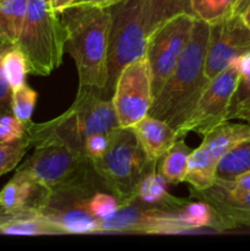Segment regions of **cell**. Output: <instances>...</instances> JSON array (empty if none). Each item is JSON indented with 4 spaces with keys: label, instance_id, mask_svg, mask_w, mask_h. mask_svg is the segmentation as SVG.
I'll list each match as a JSON object with an SVG mask.
<instances>
[{
    "label": "cell",
    "instance_id": "6da1fadb",
    "mask_svg": "<svg viewBox=\"0 0 250 251\" xmlns=\"http://www.w3.org/2000/svg\"><path fill=\"white\" fill-rule=\"evenodd\" d=\"M210 24L195 19L194 28L171 75L153 97L149 115L178 129L195 108L210 80L205 75Z\"/></svg>",
    "mask_w": 250,
    "mask_h": 251
},
{
    "label": "cell",
    "instance_id": "7a4b0ae2",
    "mask_svg": "<svg viewBox=\"0 0 250 251\" xmlns=\"http://www.w3.org/2000/svg\"><path fill=\"white\" fill-rule=\"evenodd\" d=\"M60 17L65 28V51L77 69L78 90L105 95L110 7H70Z\"/></svg>",
    "mask_w": 250,
    "mask_h": 251
},
{
    "label": "cell",
    "instance_id": "3957f363",
    "mask_svg": "<svg viewBox=\"0 0 250 251\" xmlns=\"http://www.w3.org/2000/svg\"><path fill=\"white\" fill-rule=\"evenodd\" d=\"M118 126L112 98L100 91L78 90L75 100L66 112L49 122L32 123L26 129L31 141L46 135H54L83 153L88 136L109 132Z\"/></svg>",
    "mask_w": 250,
    "mask_h": 251
},
{
    "label": "cell",
    "instance_id": "277c9868",
    "mask_svg": "<svg viewBox=\"0 0 250 251\" xmlns=\"http://www.w3.org/2000/svg\"><path fill=\"white\" fill-rule=\"evenodd\" d=\"M157 163L146 156L132 130L122 126L110 131L108 150L92 161L105 188L125 205L136 200L140 183L147 174L156 171Z\"/></svg>",
    "mask_w": 250,
    "mask_h": 251
},
{
    "label": "cell",
    "instance_id": "5b68a950",
    "mask_svg": "<svg viewBox=\"0 0 250 251\" xmlns=\"http://www.w3.org/2000/svg\"><path fill=\"white\" fill-rule=\"evenodd\" d=\"M16 46L26 56L32 75L47 76L59 68L65 53V28L49 0H28Z\"/></svg>",
    "mask_w": 250,
    "mask_h": 251
},
{
    "label": "cell",
    "instance_id": "8992f818",
    "mask_svg": "<svg viewBox=\"0 0 250 251\" xmlns=\"http://www.w3.org/2000/svg\"><path fill=\"white\" fill-rule=\"evenodd\" d=\"M31 145L34 147L33 153L17 167L16 173L44 190L63 188L95 172L92 161L86 154L74 150L58 136L37 137L32 140Z\"/></svg>",
    "mask_w": 250,
    "mask_h": 251
},
{
    "label": "cell",
    "instance_id": "52a82bcc",
    "mask_svg": "<svg viewBox=\"0 0 250 251\" xmlns=\"http://www.w3.org/2000/svg\"><path fill=\"white\" fill-rule=\"evenodd\" d=\"M103 189L108 190L95 171L81 180L46 191L36 208L63 234H93L100 230V220L90 212L88 202L96 191Z\"/></svg>",
    "mask_w": 250,
    "mask_h": 251
},
{
    "label": "cell",
    "instance_id": "ba28073f",
    "mask_svg": "<svg viewBox=\"0 0 250 251\" xmlns=\"http://www.w3.org/2000/svg\"><path fill=\"white\" fill-rule=\"evenodd\" d=\"M108 39V78L105 96L112 98L115 82L123 69L146 54L147 34L140 0H124L110 7Z\"/></svg>",
    "mask_w": 250,
    "mask_h": 251
},
{
    "label": "cell",
    "instance_id": "9c48e42d",
    "mask_svg": "<svg viewBox=\"0 0 250 251\" xmlns=\"http://www.w3.org/2000/svg\"><path fill=\"white\" fill-rule=\"evenodd\" d=\"M240 60L242 56L211 78L190 117L175 129L178 139L190 131L205 136L213 127L227 120L230 100L240 76Z\"/></svg>",
    "mask_w": 250,
    "mask_h": 251
},
{
    "label": "cell",
    "instance_id": "30bf717a",
    "mask_svg": "<svg viewBox=\"0 0 250 251\" xmlns=\"http://www.w3.org/2000/svg\"><path fill=\"white\" fill-rule=\"evenodd\" d=\"M195 17L180 14L167 20L149 34L146 56L152 76L153 97L173 71L194 28Z\"/></svg>",
    "mask_w": 250,
    "mask_h": 251
},
{
    "label": "cell",
    "instance_id": "8fae6325",
    "mask_svg": "<svg viewBox=\"0 0 250 251\" xmlns=\"http://www.w3.org/2000/svg\"><path fill=\"white\" fill-rule=\"evenodd\" d=\"M153 102L152 76L146 54L127 64L115 82L112 103L118 124L131 127L146 117Z\"/></svg>",
    "mask_w": 250,
    "mask_h": 251
},
{
    "label": "cell",
    "instance_id": "7c38bea8",
    "mask_svg": "<svg viewBox=\"0 0 250 251\" xmlns=\"http://www.w3.org/2000/svg\"><path fill=\"white\" fill-rule=\"evenodd\" d=\"M190 232L180 220L176 208L136 203L123 205L112 216L100 220L98 233H142L180 234Z\"/></svg>",
    "mask_w": 250,
    "mask_h": 251
},
{
    "label": "cell",
    "instance_id": "4fadbf2b",
    "mask_svg": "<svg viewBox=\"0 0 250 251\" xmlns=\"http://www.w3.org/2000/svg\"><path fill=\"white\" fill-rule=\"evenodd\" d=\"M250 51V28L239 14L210 24L205 75L208 80Z\"/></svg>",
    "mask_w": 250,
    "mask_h": 251
},
{
    "label": "cell",
    "instance_id": "5bb4252c",
    "mask_svg": "<svg viewBox=\"0 0 250 251\" xmlns=\"http://www.w3.org/2000/svg\"><path fill=\"white\" fill-rule=\"evenodd\" d=\"M190 198L205 201L216 216L217 232L250 226V193L238 194L216 180L203 190L191 189Z\"/></svg>",
    "mask_w": 250,
    "mask_h": 251
},
{
    "label": "cell",
    "instance_id": "9a60e30c",
    "mask_svg": "<svg viewBox=\"0 0 250 251\" xmlns=\"http://www.w3.org/2000/svg\"><path fill=\"white\" fill-rule=\"evenodd\" d=\"M0 234L63 235V233L32 206L6 208L0 205Z\"/></svg>",
    "mask_w": 250,
    "mask_h": 251
},
{
    "label": "cell",
    "instance_id": "2e32d148",
    "mask_svg": "<svg viewBox=\"0 0 250 251\" xmlns=\"http://www.w3.org/2000/svg\"><path fill=\"white\" fill-rule=\"evenodd\" d=\"M130 129L150 159L159 162L176 141V131L172 125L147 114Z\"/></svg>",
    "mask_w": 250,
    "mask_h": 251
},
{
    "label": "cell",
    "instance_id": "e0dca14e",
    "mask_svg": "<svg viewBox=\"0 0 250 251\" xmlns=\"http://www.w3.org/2000/svg\"><path fill=\"white\" fill-rule=\"evenodd\" d=\"M248 137H250V124H232L225 120L203 136L200 146L218 163L229 150Z\"/></svg>",
    "mask_w": 250,
    "mask_h": 251
},
{
    "label": "cell",
    "instance_id": "ac0fdd59",
    "mask_svg": "<svg viewBox=\"0 0 250 251\" xmlns=\"http://www.w3.org/2000/svg\"><path fill=\"white\" fill-rule=\"evenodd\" d=\"M168 184L166 178L159 172H151L140 183L135 201H141L142 203H146V205L178 208L179 206L186 202V199L171 195L167 189Z\"/></svg>",
    "mask_w": 250,
    "mask_h": 251
},
{
    "label": "cell",
    "instance_id": "d6986e66",
    "mask_svg": "<svg viewBox=\"0 0 250 251\" xmlns=\"http://www.w3.org/2000/svg\"><path fill=\"white\" fill-rule=\"evenodd\" d=\"M140 4L147 34L176 15H193L190 0H140Z\"/></svg>",
    "mask_w": 250,
    "mask_h": 251
},
{
    "label": "cell",
    "instance_id": "ffe728a7",
    "mask_svg": "<svg viewBox=\"0 0 250 251\" xmlns=\"http://www.w3.org/2000/svg\"><path fill=\"white\" fill-rule=\"evenodd\" d=\"M28 0H0V43L15 46L21 34Z\"/></svg>",
    "mask_w": 250,
    "mask_h": 251
},
{
    "label": "cell",
    "instance_id": "44dd1931",
    "mask_svg": "<svg viewBox=\"0 0 250 251\" xmlns=\"http://www.w3.org/2000/svg\"><path fill=\"white\" fill-rule=\"evenodd\" d=\"M216 169L217 162L202 147L199 146L189 154L184 181L188 183L194 190L207 189L216 181Z\"/></svg>",
    "mask_w": 250,
    "mask_h": 251
},
{
    "label": "cell",
    "instance_id": "7402d4cb",
    "mask_svg": "<svg viewBox=\"0 0 250 251\" xmlns=\"http://www.w3.org/2000/svg\"><path fill=\"white\" fill-rule=\"evenodd\" d=\"M227 120H243L250 124V51L240 60V76L230 100Z\"/></svg>",
    "mask_w": 250,
    "mask_h": 251
},
{
    "label": "cell",
    "instance_id": "603a6c76",
    "mask_svg": "<svg viewBox=\"0 0 250 251\" xmlns=\"http://www.w3.org/2000/svg\"><path fill=\"white\" fill-rule=\"evenodd\" d=\"M248 171H250V137L235 145L218 161L216 180L233 181Z\"/></svg>",
    "mask_w": 250,
    "mask_h": 251
},
{
    "label": "cell",
    "instance_id": "cb8c5ba5",
    "mask_svg": "<svg viewBox=\"0 0 250 251\" xmlns=\"http://www.w3.org/2000/svg\"><path fill=\"white\" fill-rule=\"evenodd\" d=\"M193 150L185 144L184 137L176 139L173 146L159 159V173L169 184H179L185 180L189 154Z\"/></svg>",
    "mask_w": 250,
    "mask_h": 251
},
{
    "label": "cell",
    "instance_id": "d4e9b609",
    "mask_svg": "<svg viewBox=\"0 0 250 251\" xmlns=\"http://www.w3.org/2000/svg\"><path fill=\"white\" fill-rule=\"evenodd\" d=\"M180 220L189 230L200 228H212L216 229V216L213 210L205 201L190 198L185 203L176 208Z\"/></svg>",
    "mask_w": 250,
    "mask_h": 251
},
{
    "label": "cell",
    "instance_id": "484cf974",
    "mask_svg": "<svg viewBox=\"0 0 250 251\" xmlns=\"http://www.w3.org/2000/svg\"><path fill=\"white\" fill-rule=\"evenodd\" d=\"M1 64L5 77L12 90L26 83V76L27 74H29L28 64H27L26 56L16 44L9 46L5 49Z\"/></svg>",
    "mask_w": 250,
    "mask_h": 251
},
{
    "label": "cell",
    "instance_id": "4316f807",
    "mask_svg": "<svg viewBox=\"0 0 250 251\" xmlns=\"http://www.w3.org/2000/svg\"><path fill=\"white\" fill-rule=\"evenodd\" d=\"M238 0H190L191 14L195 19L215 24L234 14Z\"/></svg>",
    "mask_w": 250,
    "mask_h": 251
},
{
    "label": "cell",
    "instance_id": "83f0119b",
    "mask_svg": "<svg viewBox=\"0 0 250 251\" xmlns=\"http://www.w3.org/2000/svg\"><path fill=\"white\" fill-rule=\"evenodd\" d=\"M37 102V92L26 83L12 90V114L25 125L32 123V114Z\"/></svg>",
    "mask_w": 250,
    "mask_h": 251
},
{
    "label": "cell",
    "instance_id": "f1b7e54d",
    "mask_svg": "<svg viewBox=\"0 0 250 251\" xmlns=\"http://www.w3.org/2000/svg\"><path fill=\"white\" fill-rule=\"evenodd\" d=\"M32 146L28 135L12 142H0V176L16 168Z\"/></svg>",
    "mask_w": 250,
    "mask_h": 251
},
{
    "label": "cell",
    "instance_id": "f546056e",
    "mask_svg": "<svg viewBox=\"0 0 250 251\" xmlns=\"http://www.w3.org/2000/svg\"><path fill=\"white\" fill-rule=\"evenodd\" d=\"M123 205H125V203H123L117 196L113 195L110 191L103 189V190L96 191L91 196L90 202H88V208H90V212L96 218L103 220V218L112 216Z\"/></svg>",
    "mask_w": 250,
    "mask_h": 251
},
{
    "label": "cell",
    "instance_id": "4dcf8cb0",
    "mask_svg": "<svg viewBox=\"0 0 250 251\" xmlns=\"http://www.w3.org/2000/svg\"><path fill=\"white\" fill-rule=\"evenodd\" d=\"M27 134V129L14 114L0 118V142H12Z\"/></svg>",
    "mask_w": 250,
    "mask_h": 251
},
{
    "label": "cell",
    "instance_id": "1f68e13d",
    "mask_svg": "<svg viewBox=\"0 0 250 251\" xmlns=\"http://www.w3.org/2000/svg\"><path fill=\"white\" fill-rule=\"evenodd\" d=\"M110 144V131L109 132H98L88 136L83 146V153L93 161L100 158L104 154Z\"/></svg>",
    "mask_w": 250,
    "mask_h": 251
},
{
    "label": "cell",
    "instance_id": "d6a6232c",
    "mask_svg": "<svg viewBox=\"0 0 250 251\" xmlns=\"http://www.w3.org/2000/svg\"><path fill=\"white\" fill-rule=\"evenodd\" d=\"M7 47L9 44L0 43V118L7 114H12V88L10 87L9 82L5 77L1 64L2 54Z\"/></svg>",
    "mask_w": 250,
    "mask_h": 251
},
{
    "label": "cell",
    "instance_id": "836d02e7",
    "mask_svg": "<svg viewBox=\"0 0 250 251\" xmlns=\"http://www.w3.org/2000/svg\"><path fill=\"white\" fill-rule=\"evenodd\" d=\"M220 181V180H217ZM223 185L227 186L233 193L247 194L250 193V171L240 174L233 181H220Z\"/></svg>",
    "mask_w": 250,
    "mask_h": 251
},
{
    "label": "cell",
    "instance_id": "e575fe53",
    "mask_svg": "<svg viewBox=\"0 0 250 251\" xmlns=\"http://www.w3.org/2000/svg\"><path fill=\"white\" fill-rule=\"evenodd\" d=\"M124 0H74L73 4L68 7H100V9H109L114 5Z\"/></svg>",
    "mask_w": 250,
    "mask_h": 251
},
{
    "label": "cell",
    "instance_id": "d590c367",
    "mask_svg": "<svg viewBox=\"0 0 250 251\" xmlns=\"http://www.w3.org/2000/svg\"><path fill=\"white\" fill-rule=\"evenodd\" d=\"M74 0H49V4H50L51 10L56 14L60 15L61 12L65 11L71 4H73Z\"/></svg>",
    "mask_w": 250,
    "mask_h": 251
},
{
    "label": "cell",
    "instance_id": "8d00e7d4",
    "mask_svg": "<svg viewBox=\"0 0 250 251\" xmlns=\"http://www.w3.org/2000/svg\"><path fill=\"white\" fill-rule=\"evenodd\" d=\"M250 5V0H238L234 7V14H240L244 9Z\"/></svg>",
    "mask_w": 250,
    "mask_h": 251
},
{
    "label": "cell",
    "instance_id": "74e56055",
    "mask_svg": "<svg viewBox=\"0 0 250 251\" xmlns=\"http://www.w3.org/2000/svg\"><path fill=\"white\" fill-rule=\"evenodd\" d=\"M239 15L242 16L243 21L245 22V25H247V26L250 28V5L247 7V9L243 10Z\"/></svg>",
    "mask_w": 250,
    "mask_h": 251
}]
</instances>
